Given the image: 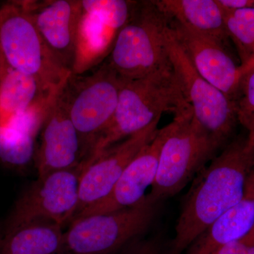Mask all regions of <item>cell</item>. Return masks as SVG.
Here are the masks:
<instances>
[{
  "mask_svg": "<svg viewBox=\"0 0 254 254\" xmlns=\"http://www.w3.org/2000/svg\"><path fill=\"white\" fill-rule=\"evenodd\" d=\"M254 170V142L240 136L195 177L182 203L175 235L166 254H182L205 229L245 195Z\"/></svg>",
  "mask_w": 254,
  "mask_h": 254,
  "instance_id": "6da1fadb",
  "label": "cell"
},
{
  "mask_svg": "<svg viewBox=\"0 0 254 254\" xmlns=\"http://www.w3.org/2000/svg\"><path fill=\"white\" fill-rule=\"evenodd\" d=\"M164 113L173 114L174 118L192 113L171 63L145 77L123 79L113 118L100 133L85 165L113 145L160 121Z\"/></svg>",
  "mask_w": 254,
  "mask_h": 254,
  "instance_id": "7a4b0ae2",
  "label": "cell"
},
{
  "mask_svg": "<svg viewBox=\"0 0 254 254\" xmlns=\"http://www.w3.org/2000/svg\"><path fill=\"white\" fill-rule=\"evenodd\" d=\"M168 127L156 177L147 195L155 203L181 191L222 148L195 121L193 113L174 118Z\"/></svg>",
  "mask_w": 254,
  "mask_h": 254,
  "instance_id": "3957f363",
  "label": "cell"
},
{
  "mask_svg": "<svg viewBox=\"0 0 254 254\" xmlns=\"http://www.w3.org/2000/svg\"><path fill=\"white\" fill-rule=\"evenodd\" d=\"M168 25V18L154 1H136L105 61L125 80L158 71L170 63L165 41Z\"/></svg>",
  "mask_w": 254,
  "mask_h": 254,
  "instance_id": "277c9868",
  "label": "cell"
},
{
  "mask_svg": "<svg viewBox=\"0 0 254 254\" xmlns=\"http://www.w3.org/2000/svg\"><path fill=\"white\" fill-rule=\"evenodd\" d=\"M159 204L151 201L146 195L133 206L75 219L64 232L60 254H115L123 252L148 230Z\"/></svg>",
  "mask_w": 254,
  "mask_h": 254,
  "instance_id": "5b68a950",
  "label": "cell"
},
{
  "mask_svg": "<svg viewBox=\"0 0 254 254\" xmlns=\"http://www.w3.org/2000/svg\"><path fill=\"white\" fill-rule=\"evenodd\" d=\"M123 79L104 61L87 76L71 73L60 92L81 138L84 161L113 118Z\"/></svg>",
  "mask_w": 254,
  "mask_h": 254,
  "instance_id": "8992f818",
  "label": "cell"
},
{
  "mask_svg": "<svg viewBox=\"0 0 254 254\" xmlns=\"http://www.w3.org/2000/svg\"><path fill=\"white\" fill-rule=\"evenodd\" d=\"M0 48L9 68L31 75L48 89H59L72 73L50 53L23 3L0 7Z\"/></svg>",
  "mask_w": 254,
  "mask_h": 254,
  "instance_id": "52a82bcc",
  "label": "cell"
},
{
  "mask_svg": "<svg viewBox=\"0 0 254 254\" xmlns=\"http://www.w3.org/2000/svg\"><path fill=\"white\" fill-rule=\"evenodd\" d=\"M167 52L195 121L223 146L237 122L233 101L202 77L177 43L169 26L165 31Z\"/></svg>",
  "mask_w": 254,
  "mask_h": 254,
  "instance_id": "ba28073f",
  "label": "cell"
},
{
  "mask_svg": "<svg viewBox=\"0 0 254 254\" xmlns=\"http://www.w3.org/2000/svg\"><path fill=\"white\" fill-rule=\"evenodd\" d=\"M84 168L81 163L76 168L38 177L16 200L5 228L33 222H51L63 227L69 225L76 211Z\"/></svg>",
  "mask_w": 254,
  "mask_h": 254,
  "instance_id": "9c48e42d",
  "label": "cell"
},
{
  "mask_svg": "<svg viewBox=\"0 0 254 254\" xmlns=\"http://www.w3.org/2000/svg\"><path fill=\"white\" fill-rule=\"evenodd\" d=\"M76 58L72 74L82 75L108 58L120 28L131 16L136 1L81 0Z\"/></svg>",
  "mask_w": 254,
  "mask_h": 254,
  "instance_id": "30bf717a",
  "label": "cell"
},
{
  "mask_svg": "<svg viewBox=\"0 0 254 254\" xmlns=\"http://www.w3.org/2000/svg\"><path fill=\"white\" fill-rule=\"evenodd\" d=\"M159 122L110 147L85 167L80 181L77 205L71 221L85 209L109 194L127 165L154 138Z\"/></svg>",
  "mask_w": 254,
  "mask_h": 254,
  "instance_id": "8fae6325",
  "label": "cell"
},
{
  "mask_svg": "<svg viewBox=\"0 0 254 254\" xmlns=\"http://www.w3.org/2000/svg\"><path fill=\"white\" fill-rule=\"evenodd\" d=\"M169 26L177 43L198 73L232 100L244 71L227 53L225 45L175 21Z\"/></svg>",
  "mask_w": 254,
  "mask_h": 254,
  "instance_id": "7c38bea8",
  "label": "cell"
},
{
  "mask_svg": "<svg viewBox=\"0 0 254 254\" xmlns=\"http://www.w3.org/2000/svg\"><path fill=\"white\" fill-rule=\"evenodd\" d=\"M42 39L55 60L72 73L76 58L81 0H54L23 3Z\"/></svg>",
  "mask_w": 254,
  "mask_h": 254,
  "instance_id": "4fadbf2b",
  "label": "cell"
},
{
  "mask_svg": "<svg viewBox=\"0 0 254 254\" xmlns=\"http://www.w3.org/2000/svg\"><path fill=\"white\" fill-rule=\"evenodd\" d=\"M168 129V125L158 129L154 138L127 165L109 194L98 203L85 209L73 220L95 214L117 211L133 206L143 200L147 189L154 183L160 150Z\"/></svg>",
  "mask_w": 254,
  "mask_h": 254,
  "instance_id": "5bb4252c",
  "label": "cell"
},
{
  "mask_svg": "<svg viewBox=\"0 0 254 254\" xmlns=\"http://www.w3.org/2000/svg\"><path fill=\"white\" fill-rule=\"evenodd\" d=\"M61 90L41 128L35 156L38 177L76 168L84 161L81 138L60 96Z\"/></svg>",
  "mask_w": 254,
  "mask_h": 254,
  "instance_id": "9a60e30c",
  "label": "cell"
},
{
  "mask_svg": "<svg viewBox=\"0 0 254 254\" xmlns=\"http://www.w3.org/2000/svg\"><path fill=\"white\" fill-rule=\"evenodd\" d=\"M254 227V172L247 180L243 198L219 217L189 247L187 254H216L227 244Z\"/></svg>",
  "mask_w": 254,
  "mask_h": 254,
  "instance_id": "2e32d148",
  "label": "cell"
},
{
  "mask_svg": "<svg viewBox=\"0 0 254 254\" xmlns=\"http://www.w3.org/2000/svg\"><path fill=\"white\" fill-rule=\"evenodd\" d=\"M168 20L186 26L225 45L228 36L223 11L216 0H157Z\"/></svg>",
  "mask_w": 254,
  "mask_h": 254,
  "instance_id": "e0dca14e",
  "label": "cell"
},
{
  "mask_svg": "<svg viewBox=\"0 0 254 254\" xmlns=\"http://www.w3.org/2000/svg\"><path fill=\"white\" fill-rule=\"evenodd\" d=\"M63 229L51 222L6 227L0 235V254H60Z\"/></svg>",
  "mask_w": 254,
  "mask_h": 254,
  "instance_id": "ac0fdd59",
  "label": "cell"
},
{
  "mask_svg": "<svg viewBox=\"0 0 254 254\" xmlns=\"http://www.w3.org/2000/svg\"><path fill=\"white\" fill-rule=\"evenodd\" d=\"M57 90L48 89L31 75L9 68L0 80V121Z\"/></svg>",
  "mask_w": 254,
  "mask_h": 254,
  "instance_id": "d6986e66",
  "label": "cell"
},
{
  "mask_svg": "<svg viewBox=\"0 0 254 254\" xmlns=\"http://www.w3.org/2000/svg\"><path fill=\"white\" fill-rule=\"evenodd\" d=\"M223 14L227 36L236 47L245 71L254 60V7Z\"/></svg>",
  "mask_w": 254,
  "mask_h": 254,
  "instance_id": "ffe728a7",
  "label": "cell"
},
{
  "mask_svg": "<svg viewBox=\"0 0 254 254\" xmlns=\"http://www.w3.org/2000/svg\"><path fill=\"white\" fill-rule=\"evenodd\" d=\"M36 138L0 123V160L14 168H24L36 156Z\"/></svg>",
  "mask_w": 254,
  "mask_h": 254,
  "instance_id": "44dd1931",
  "label": "cell"
},
{
  "mask_svg": "<svg viewBox=\"0 0 254 254\" xmlns=\"http://www.w3.org/2000/svg\"><path fill=\"white\" fill-rule=\"evenodd\" d=\"M62 88L43 97L26 110L1 120L0 123L36 138L38 133L41 132L43 123Z\"/></svg>",
  "mask_w": 254,
  "mask_h": 254,
  "instance_id": "7402d4cb",
  "label": "cell"
},
{
  "mask_svg": "<svg viewBox=\"0 0 254 254\" xmlns=\"http://www.w3.org/2000/svg\"><path fill=\"white\" fill-rule=\"evenodd\" d=\"M232 101L237 122L254 142V65L244 71Z\"/></svg>",
  "mask_w": 254,
  "mask_h": 254,
  "instance_id": "603a6c76",
  "label": "cell"
},
{
  "mask_svg": "<svg viewBox=\"0 0 254 254\" xmlns=\"http://www.w3.org/2000/svg\"><path fill=\"white\" fill-rule=\"evenodd\" d=\"M123 254H165L163 241L158 236L137 239L123 251Z\"/></svg>",
  "mask_w": 254,
  "mask_h": 254,
  "instance_id": "cb8c5ba5",
  "label": "cell"
},
{
  "mask_svg": "<svg viewBox=\"0 0 254 254\" xmlns=\"http://www.w3.org/2000/svg\"><path fill=\"white\" fill-rule=\"evenodd\" d=\"M216 254H254V227L245 236L222 247Z\"/></svg>",
  "mask_w": 254,
  "mask_h": 254,
  "instance_id": "d4e9b609",
  "label": "cell"
},
{
  "mask_svg": "<svg viewBox=\"0 0 254 254\" xmlns=\"http://www.w3.org/2000/svg\"><path fill=\"white\" fill-rule=\"evenodd\" d=\"M223 12L254 7V0H216Z\"/></svg>",
  "mask_w": 254,
  "mask_h": 254,
  "instance_id": "484cf974",
  "label": "cell"
},
{
  "mask_svg": "<svg viewBox=\"0 0 254 254\" xmlns=\"http://www.w3.org/2000/svg\"><path fill=\"white\" fill-rule=\"evenodd\" d=\"M9 69V66H7L6 62H5L2 53H1V48H0V80L1 79V78L4 76L5 73Z\"/></svg>",
  "mask_w": 254,
  "mask_h": 254,
  "instance_id": "4316f807",
  "label": "cell"
},
{
  "mask_svg": "<svg viewBox=\"0 0 254 254\" xmlns=\"http://www.w3.org/2000/svg\"><path fill=\"white\" fill-rule=\"evenodd\" d=\"M254 60L253 63H252V64H251V65H250V66H249V67H248V68H250V66H254Z\"/></svg>",
  "mask_w": 254,
  "mask_h": 254,
  "instance_id": "83f0119b",
  "label": "cell"
}]
</instances>
